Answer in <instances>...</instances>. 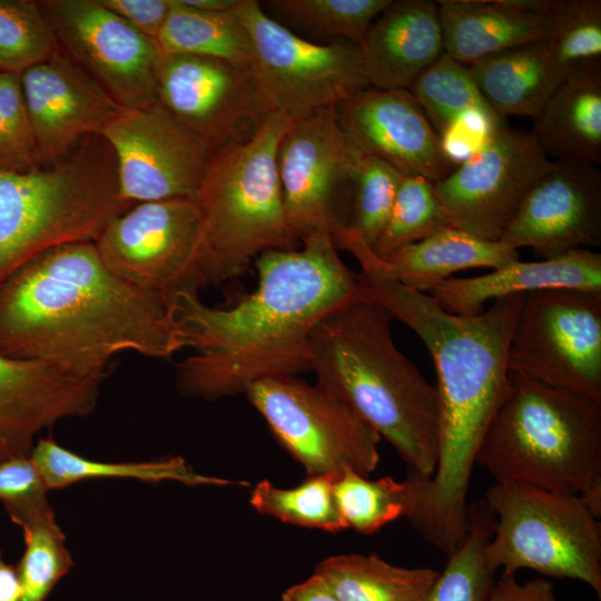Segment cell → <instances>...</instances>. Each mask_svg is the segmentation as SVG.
Segmentation results:
<instances>
[{
    "mask_svg": "<svg viewBox=\"0 0 601 601\" xmlns=\"http://www.w3.org/2000/svg\"><path fill=\"white\" fill-rule=\"evenodd\" d=\"M358 262L359 298L377 303L422 339L437 375L439 455L434 474L422 479L410 521L440 549H453L467 528V491L486 428L509 387V347L522 295L493 300L475 315L445 311L426 295L386 276L373 250L352 228L334 237Z\"/></svg>",
    "mask_w": 601,
    "mask_h": 601,
    "instance_id": "cell-1",
    "label": "cell"
},
{
    "mask_svg": "<svg viewBox=\"0 0 601 601\" xmlns=\"http://www.w3.org/2000/svg\"><path fill=\"white\" fill-rule=\"evenodd\" d=\"M300 249L267 250L254 262L256 289L228 308L183 292L170 312L185 348L176 387L215 401L245 394L254 383L313 370L312 334L334 311L359 299L356 274L329 233H315Z\"/></svg>",
    "mask_w": 601,
    "mask_h": 601,
    "instance_id": "cell-2",
    "label": "cell"
},
{
    "mask_svg": "<svg viewBox=\"0 0 601 601\" xmlns=\"http://www.w3.org/2000/svg\"><path fill=\"white\" fill-rule=\"evenodd\" d=\"M185 348L170 303L121 279L95 242L45 252L0 288V353L105 378L126 351L169 359Z\"/></svg>",
    "mask_w": 601,
    "mask_h": 601,
    "instance_id": "cell-3",
    "label": "cell"
},
{
    "mask_svg": "<svg viewBox=\"0 0 601 601\" xmlns=\"http://www.w3.org/2000/svg\"><path fill=\"white\" fill-rule=\"evenodd\" d=\"M391 313L356 299L325 316L312 334L316 384L347 402L423 479L439 455V395L395 345Z\"/></svg>",
    "mask_w": 601,
    "mask_h": 601,
    "instance_id": "cell-4",
    "label": "cell"
},
{
    "mask_svg": "<svg viewBox=\"0 0 601 601\" xmlns=\"http://www.w3.org/2000/svg\"><path fill=\"white\" fill-rule=\"evenodd\" d=\"M131 206L121 197L116 157L101 135L81 139L56 160L0 170V288L47 250L95 242Z\"/></svg>",
    "mask_w": 601,
    "mask_h": 601,
    "instance_id": "cell-5",
    "label": "cell"
},
{
    "mask_svg": "<svg viewBox=\"0 0 601 601\" xmlns=\"http://www.w3.org/2000/svg\"><path fill=\"white\" fill-rule=\"evenodd\" d=\"M476 464L495 482L581 495L601 482V402L509 368Z\"/></svg>",
    "mask_w": 601,
    "mask_h": 601,
    "instance_id": "cell-6",
    "label": "cell"
},
{
    "mask_svg": "<svg viewBox=\"0 0 601 601\" xmlns=\"http://www.w3.org/2000/svg\"><path fill=\"white\" fill-rule=\"evenodd\" d=\"M292 120L270 112L246 140L211 152L196 195L211 285L243 275L267 250L296 249L277 169V150Z\"/></svg>",
    "mask_w": 601,
    "mask_h": 601,
    "instance_id": "cell-7",
    "label": "cell"
},
{
    "mask_svg": "<svg viewBox=\"0 0 601 601\" xmlns=\"http://www.w3.org/2000/svg\"><path fill=\"white\" fill-rule=\"evenodd\" d=\"M484 500L495 516L485 550L491 571L574 579L601 597V526L579 494L495 482Z\"/></svg>",
    "mask_w": 601,
    "mask_h": 601,
    "instance_id": "cell-8",
    "label": "cell"
},
{
    "mask_svg": "<svg viewBox=\"0 0 601 601\" xmlns=\"http://www.w3.org/2000/svg\"><path fill=\"white\" fill-rule=\"evenodd\" d=\"M234 11L250 38L248 71L270 112L298 120L371 87L358 45L311 42L267 16L255 0H238Z\"/></svg>",
    "mask_w": 601,
    "mask_h": 601,
    "instance_id": "cell-9",
    "label": "cell"
},
{
    "mask_svg": "<svg viewBox=\"0 0 601 601\" xmlns=\"http://www.w3.org/2000/svg\"><path fill=\"white\" fill-rule=\"evenodd\" d=\"M108 268L138 289L170 303L211 285L204 220L196 199L138 203L95 240Z\"/></svg>",
    "mask_w": 601,
    "mask_h": 601,
    "instance_id": "cell-10",
    "label": "cell"
},
{
    "mask_svg": "<svg viewBox=\"0 0 601 601\" xmlns=\"http://www.w3.org/2000/svg\"><path fill=\"white\" fill-rule=\"evenodd\" d=\"M279 445L307 476L335 480L346 470L370 476L380 462V434L344 400L297 376L267 378L245 392Z\"/></svg>",
    "mask_w": 601,
    "mask_h": 601,
    "instance_id": "cell-11",
    "label": "cell"
},
{
    "mask_svg": "<svg viewBox=\"0 0 601 601\" xmlns=\"http://www.w3.org/2000/svg\"><path fill=\"white\" fill-rule=\"evenodd\" d=\"M509 368L601 402V292L550 288L523 294Z\"/></svg>",
    "mask_w": 601,
    "mask_h": 601,
    "instance_id": "cell-12",
    "label": "cell"
},
{
    "mask_svg": "<svg viewBox=\"0 0 601 601\" xmlns=\"http://www.w3.org/2000/svg\"><path fill=\"white\" fill-rule=\"evenodd\" d=\"M551 164L532 131L504 122L434 187L452 227L500 242Z\"/></svg>",
    "mask_w": 601,
    "mask_h": 601,
    "instance_id": "cell-13",
    "label": "cell"
},
{
    "mask_svg": "<svg viewBox=\"0 0 601 601\" xmlns=\"http://www.w3.org/2000/svg\"><path fill=\"white\" fill-rule=\"evenodd\" d=\"M59 49L124 108L157 101V43L99 0H40Z\"/></svg>",
    "mask_w": 601,
    "mask_h": 601,
    "instance_id": "cell-14",
    "label": "cell"
},
{
    "mask_svg": "<svg viewBox=\"0 0 601 601\" xmlns=\"http://www.w3.org/2000/svg\"><path fill=\"white\" fill-rule=\"evenodd\" d=\"M101 136L115 154L127 203L196 199L213 151L161 104L124 108Z\"/></svg>",
    "mask_w": 601,
    "mask_h": 601,
    "instance_id": "cell-15",
    "label": "cell"
},
{
    "mask_svg": "<svg viewBox=\"0 0 601 601\" xmlns=\"http://www.w3.org/2000/svg\"><path fill=\"white\" fill-rule=\"evenodd\" d=\"M157 101L211 151L248 139L270 114L248 70L195 55H160Z\"/></svg>",
    "mask_w": 601,
    "mask_h": 601,
    "instance_id": "cell-16",
    "label": "cell"
},
{
    "mask_svg": "<svg viewBox=\"0 0 601 601\" xmlns=\"http://www.w3.org/2000/svg\"><path fill=\"white\" fill-rule=\"evenodd\" d=\"M351 146L336 107L290 122L277 150V169L286 223L298 240L346 226L341 210L351 191Z\"/></svg>",
    "mask_w": 601,
    "mask_h": 601,
    "instance_id": "cell-17",
    "label": "cell"
},
{
    "mask_svg": "<svg viewBox=\"0 0 601 601\" xmlns=\"http://www.w3.org/2000/svg\"><path fill=\"white\" fill-rule=\"evenodd\" d=\"M500 242L531 248L543 259L600 247L601 170L583 161H552Z\"/></svg>",
    "mask_w": 601,
    "mask_h": 601,
    "instance_id": "cell-18",
    "label": "cell"
},
{
    "mask_svg": "<svg viewBox=\"0 0 601 601\" xmlns=\"http://www.w3.org/2000/svg\"><path fill=\"white\" fill-rule=\"evenodd\" d=\"M346 139L403 175L437 183L456 165L445 155L424 110L406 89H363L336 106Z\"/></svg>",
    "mask_w": 601,
    "mask_h": 601,
    "instance_id": "cell-19",
    "label": "cell"
},
{
    "mask_svg": "<svg viewBox=\"0 0 601 601\" xmlns=\"http://www.w3.org/2000/svg\"><path fill=\"white\" fill-rule=\"evenodd\" d=\"M20 79L41 162L101 135L124 109L59 48Z\"/></svg>",
    "mask_w": 601,
    "mask_h": 601,
    "instance_id": "cell-20",
    "label": "cell"
},
{
    "mask_svg": "<svg viewBox=\"0 0 601 601\" xmlns=\"http://www.w3.org/2000/svg\"><path fill=\"white\" fill-rule=\"evenodd\" d=\"M102 381L0 353V463L29 456L56 423L92 413Z\"/></svg>",
    "mask_w": 601,
    "mask_h": 601,
    "instance_id": "cell-21",
    "label": "cell"
},
{
    "mask_svg": "<svg viewBox=\"0 0 601 601\" xmlns=\"http://www.w3.org/2000/svg\"><path fill=\"white\" fill-rule=\"evenodd\" d=\"M562 0H439L444 52L470 66L546 40Z\"/></svg>",
    "mask_w": 601,
    "mask_h": 601,
    "instance_id": "cell-22",
    "label": "cell"
},
{
    "mask_svg": "<svg viewBox=\"0 0 601 601\" xmlns=\"http://www.w3.org/2000/svg\"><path fill=\"white\" fill-rule=\"evenodd\" d=\"M359 47L371 87L407 90L444 52L437 1L392 0Z\"/></svg>",
    "mask_w": 601,
    "mask_h": 601,
    "instance_id": "cell-23",
    "label": "cell"
},
{
    "mask_svg": "<svg viewBox=\"0 0 601 601\" xmlns=\"http://www.w3.org/2000/svg\"><path fill=\"white\" fill-rule=\"evenodd\" d=\"M550 288L601 292V254L581 248L536 262L516 259L481 276L450 277L430 296L450 313L475 315L487 300Z\"/></svg>",
    "mask_w": 601,
    "mask_h": 601,
    "instance_id": "cell-24",
    "label": "cell"
},
{
    "mask_svg": "<svg viewBox=\"0 0 601 601\" xmlns=\"http://www.w3.org/2000/svg\"><path fill=\"white\" fill-rule=\"evenodd\" d=\"M376 266L407 288L431 292L453 273L467 268H499L519 259L518 249L481 239L455 227L401 247L384 257L373 253Z\"/></svg>",
    "mask_w": 601,
    "mask_h": 601,
    "instance_id": "cell-25",
    "label": "cell"
},
{
    "mask_svg": "<svg viewBox=\"0 0 601 601\" xmlns=\"http://www.w3.org/2000/svg\"><path fill=\"white\" fill-rule=\"evenodd\" d=\"M467 67L483 98L503 119H534L566 76L546 40L501 51Z\"/></svg>",
    "mask_w": 601,
    "mask_h": 601,
    "instance_id": "cell-26",
    "label": "cell"
},
{
    "mask_svg": "<svg viewBox=\"0 0 601 601\" xmlns=\"http://www.w3.org/2000/svg\"><path fill=\"white\" fill-rule=\"evenodd\" d=\"M531 131L548 157L600 165L601 70L568 73Z\"/></svg>",
    "mask_w": 601,
    "mask_h": 601,
    "instance_id": "cell-27",
    "label": "cell"
},
{
    "mask_svg": "<svg viewBox=\"0 0 601 601\" xmlns=\"http://www.w3.org/2000/svg\"><path fill=\"white\" fill-rule=\"evenodd\" d=\"M29 457L48 491L101 477L132 479L147 483L175 481L191 486L231 483L196 472L181 456L141 462H101L65 449L50 436L38 439Z\"/></svg>",
    "mask_w": 601,
    "mask_h": 601,
    "instance_id": "cell-28",
    "label": "cell"
},
{
    "mask_svg": "<svg viewBox=\"0 0 601 601\" xmlns=\"http://www.w3.org/2000/svg\"><path fill=\"white\" fill-rule=\"evenodd\" d=\"M342 601H427L440 572L393 565L376 554H338L315 572Z\"/></svg>",
    "mask_w": 601,
    "mask_h": 601,
    "instance_id": "cell-29",
    "label": "cell"
},
{
    "mask_svg": "<svg viewBox=\"0 0 601 601\" xmlns=\"http://www.w3.org/2000/svg\"><path fill=\"white\" fill-rule=\"evenodd\" d=\"M169 12L156 40L164 55H195L224 60L249 70V35L234 11L207 12L169 0Z\"/></svg>",
    "mask_w": 601,
    "mask_h": 601,
    "instance_id": "cell-30",
    "label": "cell"
},
{
    "mask_svg": "<svg viewBox=\"0 0 601 601\" xmlns=\"http://www.w3.org/2000/svg\"><path fill=\"white\" fill-rule=\"evenodd\" d=\"M6 512L23 532L26 548L17 566L20 601H46L73 565L66 535L47 499Z\"/></svg>",
    "mask_w": 601,
    "mask_h": 601,
    "instance_id": "cell-31",
    "label": "cell"
},
{
    "mask_svg": "<svg viewBox=\"0 0 601 601\" xmlns=\"http://www.w3.org/2000/svg\"><path fill=\"white\" fill-rule=\"evenodd\" d=\"M334 495L346 528L373 534L400 518H410L417 504L418 480L410 472L398 482L392 476L370 480L346 470L334 481Z\"/></svg>",
    "mask_w": 601,
    "mask_h": 601,
    "instance_id": "cell-32",
    "label": "cell"
},
{
    "mask_svg": "<svg viewBox=\"0 0 601 601\" xmlns=\"http://www.w3.org/2000/svg\"><path fill=\"white\" fill-rule=\"evenodd\" d=\"M494 525L495 516L484 499L467 505L465 535L449 555L427 601H484L493 584L485 550Z\"/></svg>",
    "mask_w": 601,
    "mask_h": 601,
    "instance_id": "cell-33",
    "label": "cell"
},
{
    "mask_svg": "<svg viewBox=\"0 0 601 601\" xmlns=\"http://www.w3.org/2000/svg\"><path fill=\"white\" fill-rule=\"evenodd\" d=\"M335 479L329 475L307 476L290 489H282L262 480L252 490L250 505L260 514L282 522L338 533L346 528L334 495Z\"/></svg>",
    "mask_w": 601,
    "mask_h": 601,
    "instance_id": "cell-34",
    "label": "cell"
},
{
    "mask_svg": "<svg viewBox=\"0 0 601 601\" xmlns=\"http://www.w3.org/2000/svg\"><path fill=\"white\" fill-rule=\"evenodd\" d=\"M407 90L417 100L439 137L469 110H493L481 95L469 67L446 52L426 68Z\"/></svg>",
    "mask_w": 601,
    "mask_h": 601,
    "instance_id": "cell-35",
    "label": "cell"
},
{
    "mask_svg": "<svg viewBox=\"0 0 601 601\" xmlns=\"http://www.w3.org/2000/svg\"><path fill=\"white\" fill-rule=\"evenodd\" d=\"M348 144L352 166L347 226L373 248L388 219L403 174L383 159Z\"/></svg>",
    "mask_w": 601,
    "mask_h": 601,
    "instance_id": "cell-36",
    "label": "cell"
},
{
    "mask_svg": "<svg viewBox=\"0 0 601 601\" xmlns=\"http://www.w3.org/2000/svg\"><path fill=\"white\" fill-rule=\"evenodd\" d=\"M447 227L452 225L434 183L422 176L403 175L388 219L371 249L384 257Z\"/></svg>",
    "mask_w": 601,
    "mask_h": 601,
    "instance_id": "cell-37",
    "label": "cell"
},
{
    "mask_svg": "<svg viewBox=\"0 0 601 601\" xmlns=\"http://www.w3.org/2000/svg\"><path fill=\"white\" fill-rule=\"evenodd\" d=\"M392 0H274L267 4L294 24L322 37L361 45Z\"/></svg>",
    "mask_w": 601,
    "mask_h": 601,
    "instance_id": "cell-38",
    "label": "cell"
},
{
    "mask_svg": "<svg viewBox=\"0 0 601 601\" xmlns=\"http://www.w3.org/2000/svg\"><path fill=\"white\" fill-rule=\"evenodd\" d=\"M58 48L39 1L0 0V72L21 75Z\"/></svg>",
    "mask_w": 601,
    "mask_h": 601,
    "instance_id": "cell-39",
    "label": "cell"
},
{
    "mask_svg": "<svg viewBox=\"0 0 601 601\" xmlns=\"http://www.w3.org/2000/svg\"><path fill=\"white\" fill-rule=\"evenodd\" d=\"M546 42L566 75L601 70V1L562 0Z\"/></svg>",
    "mask_w": 601,
    "mask_h": 601,
    "instance_id": "cell-40",
    "label": "cell"
},
{
    "mask_svg": "<svg viewBox=\"0 0 601 601\" xmlns=\"http://www.w3.org/2000/svg\"><path fill=\"white\" fill-rule=\"evenodd\" d=\"M39 164L20 75L0 72V170L23 171Z\"/></svg>",
    "mask_w": 601,
    "mask_h": 601,
    "instance_id": "cell-41",
    "label": "cell"
},
{
    "mask_svg": "<svg viewBox=\"0 0 601 601\" xmlns=\"http://www.w3.org/2000/svg\"><path fill=\"white\" fill-rule=\"evenodd\" d=\"M47 492L29 456L0 463V501L4 510L45 500Z\"/></svg>",
    "mask_w": 601,
    "mask_h": 601,
    "instance_id": "cell-42",
    "label": "cell"
},
{
    "mask_svg": "<svg viewBox=\"0 0 601 601\" xmlns=\"http://www.w3.org/2000/svg\"><path fill=\"white\" fill-rule=\"evenodd\" d=\"M132 28L156 42L169 12V0H99Z\"/></svg>",
    "mask_w": 601,
    "mask_h": 601,
    "instance_id": "cell-43",
    "label": "cell"
},
{
    "mask_svg": "<svg viewBox=\"0 0 601 601\" xmlns=\"http://www.w3.org/2000/svg\"><path fill=\"white\" fill-rule=\"evenodd\" d=\"M484 601H558L553 584L545 579H534L520 584L513 573H502L492 584Z\"/></svg>",
    "mask_w": 601,
    "mask_h": 601,
    "instance_id": "cell-44",
    "label": "cell"
},
{
    "mask_svg": "<svg viewBox=\"0 0 601 601\" xmlns=\"http://www.w3.org/2000/svg\"><path fill=\"white\" fill-rule=\"evenodd\" d=\"M282 601H342L316 573L305 581L289 587Z\"/></svg>",
    "mask_w": 601,
    "mask_h": 601,
    "instance_id": "cell-45",
    "label": "cell"
},
{
    "mask_svg": "<svg viewBox=\"0 0 601 601\" xmlns=\"http://www.w3.org/2000/svg\"><path fill=\"white\" fill-rule=\"evenodd\" d=\"M21 594L17 566L4 561L0 549V601H20Z\"/></svg>",
    "mask_w": 601,
    "mask_h": 601,
    "instance_id": "cell-46",
    "label": "cell"
},
{
    "mask_svg": "<svg viewBox=\"0 0 601 601\" xmlns=\"http://www.w3.org/2000/svg\"><path fill=\"white\" fill-rule=\"evenodd\" d=\"M185 6L207 12H220L231 9L238 0H180Z\"/></svg>",
    "mask_w": 601,
    "mask_h": 601,
    "instance_id": "cell-47",
    "label": "cell"
}]
</instances>
